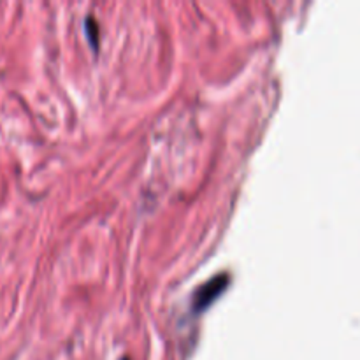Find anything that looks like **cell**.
Segmentation results:
<instances>
[{
    "mask_svg": "<svg viewBox=\"0 0 360 360\" xmlns=\"http://www.w3.org/2000/svg\"><path fill=\"white\" fill-rule=\"evenodd\" d=\"M225 285H227V278H217V280H213V281H210L207 285H204V287L195 294V301H197L195 308L200 309V308H204L206 304H210V302L213 301V299L217 297L221 290H224Z\"/></svg>",
    "mask_w": 360,
    "mask_h": 360,
    "instance_id": "cell-1",
    "label": "cell"
}]
</instances>
